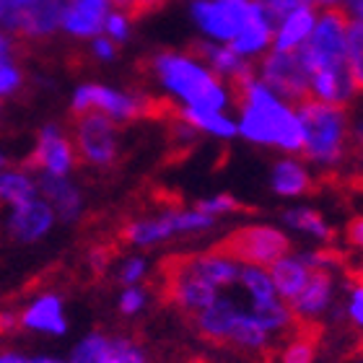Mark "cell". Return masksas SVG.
Returning <instances> with one entry per match:
<instances>
[{"label":"cell","instance_id":"9c48e42d","mask_svg":"<svg viewBox=\"0 0 363 363\" xmlns=\"http://www.w3.org/2000/svg\"><path fill=\"white\" fill-rule=\"evenodd\" d=\"M68 0H31L21 11H3V21L16 37H47L62 21Z\"/></svg>","mask_w":363,"mask_h":363},{"label":"cell","instance_id":"52a82bcc","mask_svg":"<svg viewBox=\"0 0 363 363\" xmlns=\"http://www.w3.org/2000/svg\"><path fill=\"white\" fill-rule=\"evenodd\" d=\"M333 296H335L333 272L322 270V267H309L306 286L301 288V294L296 296L294 301L288 303L291 314L296 317V325L322 327L319 325V319L330 311V306H333Z\"/></svg>","mask_w":363,"mask_h":363},{"label":"cell","instance_id":"f35d334b","mask_svg":"<svg viewBox=\"0 0 363 363\" xmlns=\"http://www.w3.org/2000/svg\"><path fill=\"white\" fill-rule=\"evenodd\" d=\"M361 239H363V223H361V216H358V218H350L348 223V244L353 250H358Z\"/></svg>","mask_w":363,"mask_h":363},{"label":"cell","instance_id":"e0dca14e","mask_svg":"<svg viewBox=\"0 0 363 363\" xmlns=\"http://www.w3.org/2000/svg\"><path fill=\"white\" fill-rule=\"evenodd\" d=\"M267 275H270V283L275 288V296L280 301L291 303L296 296L301 294V288L306 286V278H309V267L303 265L301 257H288L278 259L275 265L267 267Z\"/></svg>","mask_w":363,"mask_h":363},{"label":"cell","instance_id":"603a6c76","mask_svg":"<svg viewBox=\"0 0 363 363\" xmlns=\"http://www.w3.org/2000/svg\"><path fill=\"white\" fill-rule=\"evenodd\" d=\"M275 189L280 195H314L317 184L306 177L296 161H280L275 167Z\"/></svg>","mask_w":363,"mask_h":363},{"label":"cell","instance_id":"3957f363","mask_svg":"<svg viewBox=\"0 0 363 363\" xmlns=\"http://www.w3.org/2000/svg\"><path fill=\"white\" fill-rule=\"evenodd\" d=\"M213 255L234 259L236 265H250L267 270L278 259L291 255V242L283 231L272 226H242L234 228L226 239L211 247Z\"/></svg>","mask_w":363,"mask_h":363},{"label":"cell","instance_id":"30bf717a","mask_svg":"<svg viewBox=\"0 0 363 363\" xmlns=\"http://www.w3.org/2000/svg\"><path fill=\"white\" fill-rule=\"evenodd\" d=\"M195 18L211 37L218 39H234L247 21L252 11L250 0H197L195 3Z\"/></svg>","mask_w":363,"mask_h":363},{"label":"cell","instance_id":"ba28073f","mask_svg":"<svg viewBox=\"0 0 363 363\" xmlns=\"http://www.w3.org/2000/svg\"><path fill=\"white\" fill-rule=\"evenodd\" d=\"M262 86H272L280 96H286L291 104H298L311 94L309 73L303 70L294 52H270L262 62Z\"/></svg>","mask_w":363,"mask_h":363},{"label":"cell","instance_id":"6da1fadb","mask_svg":"<svg viewBox=\"0 0 363 363\" xmlns=\"http://www.w3.org/2000/svg\"><path fill=\"white\" fill-rule=\"evenodd\" d=\"M296 120L301 125V156L322 164H340L356 156V135L350 128L348 104H327L314 94L296 104Z\"/></svg>","mask_w":363,"mask_h":363},{"label":"cell","instance_id":"5bb4252c","mask_svg":"<svg viewBox=\"0 0 363 363\" xmlns=\"http://www.w3.org/2000/svg\"><path fill=\"white\" fill-rule=\"evenodd\" d=\"M272 345H275V340L259 327V322L252 317L250 309L236 311L231 330L226 335V348L242 350V353H250V356H267V353L275 350Z\"/></svg>","mask_w":363,"mask_h":363},{"label":"cell","instance_id":"ac0fdd59","mask_svg":"<svg viewBox=\"0 0 363 363\" xmlns=\"http://www.w3.org/2000/svg\"><path fill=\"white\" fill-rule=\"evenodd\" d=\"M50 226H52V211H50V205L39 203V200L18 205L11 218V234L21 242H34L42 234H47Z\"/></svg>","mask_w":363,"mask_h":363},{"label":"cell","instance_id":"e575fe53","mask_svg":"<svg viewBox=\"0 0 363 363\" xmlns=\"http://www.w3.org/2000/svg\"><path fill=\"white\" fill-rule=\"evenodd\" d=\"M309 3L314 0H259L262 11H267L270 16H288L294 13L296 8H309Z\"/></svg>","mask_w":363,"mask_h":363},{"label":"cell","instance_id":"b9f144b4","mask_svg":"<svg viewBox=\"0 0 363 363\" xmlns=\"http://www.w3.org/2000/svg\"><path fill=\"white\" fill-rule=\"evenodd\" d=\"M94 50H96L99 57H112L114 55V47L109 45L106 39H96V42H94Z\"/></svg>","mask_w":363,"mask_h":363},{"label":"cell","instance_id":"2e32d148","mask_svg":"<svg viewBox=\"0 0 363 363\" xmlns=\"http://www.w3.org/2000/svg\"><path fill=\"white\" fill-rule=\"evenodd\" d=\"M106 18V0H68V8L62 13V26L70 34L78 37H89L99 34L104 29Z\"/></svg>","mask_w":363,"mask_h":363},{"label":"cell","instance_id":"7c38bea8","mask_svg":"<svg viewBox=\"0 0 363 363\" xmlns=\"http://www.w3.org/2000/svg\"><path fill=\"white\" fill-rule=\"evenodd\" d=\"M73 164H76V156H73L70 140L55 128H47L34 153L23 161V169H47L52 177H62Z\"/></svg>","mask_w":363,"mask_h":363},{"label":"cell","instance_id":"ffe728a7","mask_svg":"<svg viewBox=\"0 0 363 363\" xmlns=\"http://www.w3.org/2000/svg\"><path fill=\"white\" fill-rule=\"evenodd\" d=\"M270 42V23L265 18V11L259 6V0H252V11L247 16V21L242 23V29L231 39V52L234 55H250L257 52Z\"/></svg>","mask_w":363,"mask_h":363},{"label":"cell","instance_id":"277c9868","mask_svg":"<svg viewBox=\"0 0 363 363\" xmlns=\"http://www.w3.org/2000/svg\"><path fill=\"white\" fill-rule=\"evenodd\" d=\"M161 298L179 309L184 317H195L197 311L211 306L218 298V288L205 283L192 267L189 255H172L159 265Z\"/></svg>","mask_w":363,"mask_h":363},{"label":"cell","instance_id":"bcb514c9","mask_svg":"<svg viewBox=\"0 0 363 363\" xmlns=\"http://www.w3.org/2000/svg\"><path fill=\"white\" fill-rule=\"evenodd\" d=\"M0 52H6V45H3V39H0Z\"/></svg>","mask_w":363,"mask_h":363},{"label":"cell","instance_id":"7dc6e473","mask_svg":"<svg viewBox=\"0 0 363 363\" xmlns=\"http://www.w3.org/2000/svg\"><path fill=\"white\" fill-rule=\"evenodd\" d=\"M3 164H6V159H3V156H0V167H3Z\"/></svg>","mask_w":363,"mask_h":363},{"label":"cell","instance_id":"ab89813d","mask_svg":"<svg viewBox=\"0 0 363 363\" xmlns=\"http://www.w3.org/2000/svg\"><path fill=\"white\" fill-rule=\"evenodd\" d=\"M0 363H31V358L18 350H0Z\"/></svg>","mask_w":363,"mask_h":363},{"label":"cell","instance_id":"d6986e66","mask_svg":"<svg viewBox=\"0 0 363 363\" xmlns=\"http://www.w3.org/2000/svg\"><path fill=\"white\" fill-rule=\"evenodd\" d=\"M319 353V327L298 325L294 333L280 340L275 350L278 363H314Z\"/></svg>","mask_w":363,"mask_h":363},{"label":"cell","instance_id":"5b68a950","mask_svg":"<svg viewBox=\"0 0 363 363\" xmlns=\"http://www.w3.org/2000/svg\"><path fill=\"white\" fill-rule=\"evenodd\" d=\"M153 70L167 81L169 89L177 91L182 99H187L192 109L218 112L226 104V96L211 73H205L200 65L189 62L182 55H159L153 60Z\"/></svg>","mask_w":363,"mask_h":363},{"label":"cell","instance_id":"f1b7e54d","mask_svg":"<svg viewBox=\"0 0 363 363\" xmlns=\"http://www.w3.org/2000/svg\"><path fill=\"white\" fill-rule=\"evenodd\" d=\"M286 218L291 220V226L301 228V231H309V234L319 236V239H325V242H333V239H335V231L327 226L325 220H322V216H319V213H314V211H306V208H301V211L286 213Z\"/></svg>","mask_w":363,"mask_h":363},{"label":"cell","instance_id":"7402d4cb","mask_svg":"<svg viewBox=\"0 0 363 363\" xmlns=\"http://www.w3.org/2000/svg\"><path fill=\"white\" fill-rule=\"evenodd\" d=\"M311 29H314L311 8H296L294 13L286 16L283 29H280L278 39H275V50H272V52H294L296 47L309 37Z\"/></svg>","mask_w":363,"mask_h":363},{"label":"cell","instance_id":"ee69618b","mask_svg":"<svg viewBox=\"0 0 363 363\" xmlns=\"http://www.w3.org/2000/svg\"><path fill=\"white\" fill-rule=\"evenodd\" d=\"M31 363H65V361L52 358V356H37V358H31Z\"/></svg>","mask_w":363,"mask_h":363},{"label":"cell","instance_id":"4fadbf2b","mask_svg":"<svg viewBox=\"0 0 363 363\" xmlns=\"http://www.w3.org/2000/svg\"><path fill=\"white\" fill-rule=\"evenodd\" d=\"M86 109H101L106 117L120 122L138 120V99L122 96L117 91L101 89V86H84L78 89L76 101H73V112H86Z\"/></svg>","mask_w":363,"mask_h":363},{"label":"cell","instance_id":"f546056e","mask_svg":"<svg viewBox=\"0 0 363 363\" xmlns=\"http://www.w3.org/2000/svg\"><path fill=\"white\" fill-rule=\"evenodd\" d=\"M109 363H151L145 348L133 337H112Z\"/></svg>","mask_w":363,"mask_h":363},{"label":"cell","instance_id":"d6a6232c","mask_svg":"<svg viewBox=\"0 0 363 363\" xmlns=\"http://www.w3.org/2000/svg\"><path fill=\"white\" fill-rule=\"evenodd\" d=\"M145 278H148V265H145V259H140V257H130L120 270V283L125 288L140 286Z\"/></svg>","mask_w":363,"mask_h":363},{"label":"cell","instance_id":"8fae6325","mask_svg":"<svg viewBox=\"0 0 363 363\" xmlns=\"http://www.w3.org/2000/svg\"><path fill=\"white\" fill-rule=\"evenodd\" d=\"M18 330L26 333H39V335H60L68 333V319H65V306L62 298L52 291L34 296L21 311H18Z\"/></svg>","mask_w":363,"mask_h":363},{"label":"cell","instance_id":"4dcf8cb0","mask_svg":"<svg viewBox=\"0 0 363 363\" xmlns=\"http://www.w3.org/2000/svg\"><path fill=\"white\" fill-rule=\"evenodd\" d=\"M348 280H350V296H348V303H345V317H348L350 327L353 330H361L363 325V288H361V272H348Z\"/></svg>","mask_w":363,"mask_h":363},{"label":"cell","instance_id":"9a60e30c","mask_svg":"<svg viewBox=\"0 0 363 363\" xmlns=\"http://www.w3.org/2000/svg\"><path fill=\"white\" fill-rule=\"evenodd\" d=\"M242 309L239 303H234L231 298H223L218 296L211 306H205L203 311H197L192 319V327L195 333L203 337L205 342H213V345H226V335L231 330V322H234L236 311Z\"/></svg>","mask_w":363,"mask_h":363},{"label":"cell","instance_id":"8d00e7d4","mask_svg":"<svg viewBox=\"0 0 363 363\" xmlns=\"http://www.w3.org/2000/svg\"><path fill=\"white\" fill-rule=\"evenodd\" d=\"M106 31H109V37L114 39H125L128 37V21H125V16H109V21H106Z\"/></svg>","mask_w":363,"mask_h":363},{"label":"cell","instance_id":"484cf974","mask_svg":"<svg viewBox=\"0 0 363 363\" xmlns=\"http://www.w3.org/2000/svg\"><path fill=\"white\" fill-rule=\"evenodd\" d=\"M42 189H45V195L57 205V211H60L62 218H73L78 213V192L70 187L62 177H52V174L45 177V179H42Z\"/></svg>","mask_w":363,"mask_h":363},{"label":"cell","instance_id":"60d3db41","mask_svg":"<svg viewBox=\"0 0 363 363\" xmlns=\"http://www.w3.org/2000/svg\"><path fill=\"white\" fill-rule=\"evenodd\" d=\"M112 3H114V8H120L128 18H135V11H138V3H140V0H112Z\"/></svg>","mask_w":363,"mask_h":363},{"label":"cell","instance_id":"d4e9b609","mask_svg":"<svg viewBox=\"0 0 363 363\" xmlns=\"http://www.w3.org/2000/svg\"><path fill=\"white\" fill-rule=\"evenodd\" d=\"M236 283H242V288L250 294V306H257V303H265L272 301V298H278L275 296V288L270 283V275L267 270L262 267H250V265H242L239 267V280Z\"/></svg>","mask_w":363,"mask_h":363},{"label":"cell","instance_id":"d590c367","mask_svg":"<svg viewBox=\"0 0 363 363\" xmlns=\"http://www.w3.org/2000/svg\"><path fill=\"white\" fill-rule=\"evenodd\" d=\"M18 86H21V76H18V70L8 65L6 52H0V94H13Z\"/></svg>","mask_w":363,"mask_h":363},{"label":"cell","instance_id":"cb8c5ba5","mask_svg":"<svg viewBox=\"0 0 363 363\" xmlns=\"http://www.w3.org/2000/svg\"><path fill=\"white\" fill-rule=\"evenodd\" d=\"M112 337L104 333H89L84 340H78L70 350L65 363H109Z\"/></svg>","mask_w":363,"mask_h":363},{"label":"cell","instance_id":"836d02e7","mask_svg":"<svg viewBox=\"0 0 363 363\" xmlns=\"http://www.w3.org/2000/svg\"><path fill=\"white\" fill-rule=\"evenodd\" d=\"M220 211H244V213H255L252 208L242 205L239 200L234 197H216V200H203V203H197V213H205V216H213V213H220Z\"/></svg>","mask_w":363,"mask_h":363},{"label":"cell","instance_id":"44dd1931","mask_svg":"<svg viewBox=\"0 0 363 363\" xmlns=\"http://www.w3.org/2000/svg\"><path fill=\"white\" fill-rule=\"evenodd\" d=\"M192 259V267L205 283H211L213 288H228L234 286L236 280H239V267L234 259H226L220 257V255H213L211 250L203 252V255H189Z\"/></svg>","mask_w":363,"mask_h":363},{"label":"cell","instance_id":"1f68e13d","mask_svg":"<svg viewBox=\"0 0 363 363\" xmlns=\"http://www.w3.org/2000/svg\"><path fill=\"white\" fill-rule=\"evenodd\" d=\"M148 296H151V291L143 288V286H128L125 288L122 296H120L122 317H135V314H140V311L148 306Z\"/></svg>","mask_w":363,"mask_h":363},{"label":"cell","instance_id":"8992f818","mask_svg":"<svg viewBox=\"0 0 363 363\" xmlns=\"http://www.w3.org/2000/svg\"><path fill=\"white\" fill-rule=\"evenodd\" d=\"M73 130V156L76 161H89V164H114L117 159V143H114L112 120L99 109H86V112H73L70 120Z\"/></svg>","mask_w":363,"mask_h":363},{"label":"cell","instance_id":"7a4b0ae2","mask_svg":"<svg viewBox=\"0 0 363 363\" xmlns=\"http://www.w3.org/2000/svg\"><path fill=\"white\" fill-rule=\"evenodd\" d=\"M242 133L255 143H278L288 151H301L303 135L301 125L286 106L278 104L262 84L250 86L247 104L242 109Z\"/></svg>","mask_w":363,"mask_h":363},{"label":"cell","instance_id":"83f0119b","mask_svg":"<svg viewBox=\"0 0 363 363\" xmlns=\"http://www.w3.org/2000/svg\"><path fill=\"white\" fill-rule=\"evenodd\" d=\"M0 200H8L18 208L34 200V184L21 174H0Z\"/></svg>","mask_w":363,"mask_h":363},{"label":"cell","instance_id":"f6af8a7d","mask_svg":"<svg viewBox=\"0 0 363 363\" xmlns=\"http://www.w3.org/2000/svg\"><path fill=\"white\" fill-rule=\"evenodd\" d=\"M3 11H6V0H0V18H3Z\"/></svg>","mask_w":363,"mask_h":363},{"label":"cell","instance_id":"7bdbcfd3","mask_svg":"<svg viewBox=\"0 0 363 363\" xmlns=\"http://www.w3.org/2000/svg\"><path fill=\"white\" fill-rule=\"evenodd\" d=\"M31 0H6V11H21L23 6H29Z\"/></svg>","mask_w":363,"mask_h":363},{"label":"cell","instance_id":"74e56055","mask_svg":"<svg viewBox=\"0 0 363 363\" xmlns=\"http://www.w3.org/2000/svg\"><path fill=\"white\" fill-rule=\"evenodd\" d=\"M18 333V311L6 309L0 311V335H11Z\"/></svg>","mask_w":363,"mask_h":363},{"label":"cell","instance_id":"4316f807","mask_svg":"<svg viewBox=\"0 0 363 363\" xmlns=\"http://www.w3.org/2000/svg\"><path fill=\"white\" fill-rule=\"evenodd\" d=\"M184 120H187L192 128H203V130H208V133H216V135H223V138H231L236 133L234 122H228L226 117L218 112H208V109H192V106H189L187 112H184Z\"/></svg>","mask_w":363,"mask_h":363}]
</instances>
